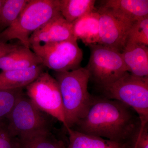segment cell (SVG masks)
Masks as SVG:
<instances>
[{
	"label": "cell",
	"mask_w": 148,
	"mask_h": 148,
	"mask_svg": "<svg viewBox=\"0 0 148 148\" xmlns=\"http://www.w3.org/2000/svg\"><path fill=\"white\" fill-rule=\"evenodd\" d=\"M42 64L24 70L2 71L0 73V89L24 88L45 71Z\"/></svg>",
	"instance_id": "cell-12"
},
{
	"label": "cell",
	"mask_w": 148,
	"mask_h": 148,
	"mask_svg": "<svg viewBox=\"0 0 148 148\" xmlns=\"http://www.w3.org/2000/svg\"><path fill=\"white\" fill-rule=\"evenodd\" d=\"M101 7L109 9L135 21L148 16V0H107Z\"/></svg>",
	"instance_id": "cell-16"
},
{
	"label": "cell",
	"mask_w": 148,
	"mask_h": 148,
	"mask_svg": "<svg viewBox=\"0 0 148 148\" xmlns=\"http://www.w3.org/2000/svg\"><path fill=\"white\" fill-rule=\"evenodd\" d=\"M94 0H59V11L68 22L72 23L78 18L95 11Z\"/></svg>",
	"instance_id": "cell-17"
},
{
	"label": "cell",
	"mask_w": 148,
	"mask_h": 148,
	"mask_svg": "<svg viewBox=\"0 0 148 148\" xmlns=\"http://www.w3.org/2000/svg\"><path fill=\"white\" fill-rule=\"evenodd\" d=\"M5 0H0V12H1V10L2 8L3 5L5 2Z\"/></svg>",
	"instance_id": "cell-26"
},
{
	"label": "cell",
	"mask_w": 148,
	"mask_h": 148,
	"mask_svg": "<svg viewBox=\"0 0 148 148\" xmlns=\"http://www.w3.org/2000/svg\"><path fill=\"white\" fill-rule=\"evenodd\" d=\"M97 11L100 14L98 44L121 53L134 21L120 14L101 7Z\"/></svg>",
	"instance_id": "cell-9"
},
{
	"label": "cell",
	"mask_w": 148,
	"mask_h": 148,
	"mask_svg": "<svg viewBox=\"0 0 148 148\" xmlns=\"http://www.w3.org/2000/svg\"><path fill=\"white\" fill-rule=\"evenodd\" d=\"M41 64V59L30 48L22 45L0 58V69L2 71L24 70Z\"/></svg>",
	"instance_id": "cell-11"
},
{
	"label": "cell",
	"mask_w": 148,
	"mask_h": 148,
	"mask_svg": "<svg viewBox=\"0 0 148 148\" xmlns=\"http://www.w3.org/2000/svg\"><path fill=\"white\" fill-rule=\"evenodd\" d=\"M135 45H148V16L134 21L130 27L125 46Z\"/></svg>",
	"instance_id": "cell-20"
},
{
	"label": "cell",
	"mask_w": 148,
	"mask_h": 148,
	"mask_svg": "<svg viewBox=\"0 0 148 148\" xmlns=\"http://www.w3.org/2000/svg\"><path fill=\"white\" fill-rule=\"evenodd\" d=\"M77 40L31 46L45 67L55 72L71 71L80 68L83 53Z\"/></svg>",
	"instance_id": "cell-8"
},
{
	"label": "cell",
	"mask_w": 148,
	"mask_h": 148,
	"mask_svg": "<svg viewBox=\"0 0 148 148\" xmlns=\"http://www.w3.org/2000/svg\"><path fill=\"white\" fill-rule=\"evenodd\" d=\"M18 45L0 42V58L16 48Z\"/></svg>",
	"instance_id": "cell-24"
},
{
	"label": "cell",
	"mask_w": 148,
	"mask_h": 148,
	"mask_svg": "<svg viewBox=\"0 0 148 148\" xmlns=\"http://www.w3.org/2000/svg\"><path fill=\"white\" fill-rule=\"evenodd\" d=\"M100 14L97 11L92 12L72 23L73 35L77 40H80L86 45L98 44L99 41Z\"/></svg>",
	"instance_id": "cell-14"
},
{
	"label": "cell",
	"mask_w": 148,
	"mask_h": 148,
	"mask_svg": "<svg viewBox=\"0 0 148 148\" xmlns=\"http://www.w3.org/2000/svg\"><path fill=\"white\" fill-rule=\"evenodd\" d=\"M54 74L60 88L66 123L69 128H72L85 115L92 102V96L88 90L89 72L80 67Z\"/></svg>",
	"instance_id": "cell-2"
},
{
	"label": "cell",
	"mask_w": 148,
	"mask_h": 148,
	"mask_svg": "<svg viewBox=\"0 0 148 148\" xmlns=\"http://www.w3.org/2000/svg\"><path fill=\"white\" fill-rule=\"evenodd\" d=\"M25 94L40 110L60 122L68 129L58 82L48 72L40 74L25 87Z\"/></svg>",
	"instance_id": "cell-6"
},
{
	"label": "cell",
	"mask_w": 148,
	"mask_h": 148,
	"mask_svg": "<svg viewBox=\"0 0 148 148\" xmlns=\"http://www.w3.org/2000/svg\"><path fill=\"white\" fill-rule=\"evenodd\" d=\"M52 118L38 109L25 93L17 101L6 120L11 135L19 138L51 132Z\"/></svg>",
	"instance_id": "cell-5"
},
{
	"label": "cell",
	"mask_w": 148,
	"mask_h": 148,
	"mask_svg": "<svg viewBox=\"0 0 148 148\" xmlns=\"http://www.w3.org/2000/svg\"><path fill=\"white\" fill-rule=\"evenodd\" d=\"M29 0H5L0 12V32L13 24Z\"/></svg>",
	"instance_id": "cell-18"
},
{
	"label": "cell",
	"mask_w": 148,
	"mask_h": 148,
	"mask_svg": "<svg viewBox=\"0 0 148 148\" xmlns=\"http://www.w3.org/2000/svg\"><path fill=\"white\" fill-rule=\"evenodd\" d=\"M23 89H0V121L7 119L18 99L25 94Z\"/></svg>",
	"instance_id": "cell-21"
},
{
	"label": "cell",
	"mask_w": 148,
	"mask_h": 148,
	"mask_svg": "<svg viewBox=\"0 0 148 148\" xmlns=\"http://www.w3.org/2000/svg\"><path fill=\"white\" fill-rule=\"evenodd\" d=\"M0 148H18L17 138L9 130L7 120L0 121Z\"/></svg>",
	"instance_id": "cell-22"
},
{
	"label": "cell",
	"mask_w": 148,
	"mask_h": 148,
	"mask_svg": "<svg viewBox=\"0 0 148 148\" xmlns=\"http://www.w3.org/2000/svg\"><path fill=\"white\" fill-rule=\"evenodd\" d=\"M59 14V0H29L15 22L0 32V42L17 39L21 45L30 48L31 35Z\"/></svg>",
	"instance_id": "cell-3"
},
{
	"label": "cell",
	"mask_w": 148,
	"mask_h": 148,
	"mask_svg": "<svg viewBox=\"0 0 148 148\" xmlns=\"http://www.w3.org/2000/svg\"><path fill=\"white\" fill-rule=\"evenodd\" d=\"M121 53L128 73L140 77H148V46L126 45Z\"/></svg>",
	"instance_id": "cell-13"
},
{
	"label": "cell",
	"mask_w": 148,
	"mask_h": 148,
	"mask_svg": "<svg viewBox=\"0 0 148 148\" xmlns=\"http://www.w3.org/2000/svg\"><path fill=\"white\" fill-rule=\"evenodd\" d=\"M88 46L90 56L86 68L89 72L90 79L99 87L114 82L127 72L119 51L99 44Z\"/></svg>",
	"instance_id": "cell-7"
},
{
	"label": "cell",
	"mask_w": 148,
	"mask_h": 148,
	"mask_svg": "<svg viewBox=\"0 0 148 148\" xmlns=\"http://www.w3.org/2000/svg\"><path fill=\"white\" fill-rule=\"evenodd\" d=\"M75 126L74 130L84 134L132 145L142 128L140 117L132 108L116 100L95 96Z\"/></svg>",
	"instance_id": "cell-1"
},
{
	"label": "cell",
	"mask_w": 148,
	"mask_h": 148,
	"mask_svg": "<svg viewBox=\"0 0 148 148\" xmlns=\"http://www.w3.org/2000/svg\"><path fill=\"white\" fill-rule=\"evenodd\" d=\"M74 39L72 23L65 20L60 13L34 32L29 38V41L31 47L32 45L60 42Z\"/></svg>",
	"instance_id": "cell-10"
},
{
	"label": "cell",
	"mask_w": 148,
	"mask_h": 148,
	"mask_svg": "<svg viewBox=\"0 0 148 148\" xmlns=\"http://www.w3.org/2000/svg\"><path fill=\"white\" fill-rule=\"evenodd\" d=\"M148 125L143 127L132 148H148Z\"/></svg>",
	"instance_id": "cell-23"
},
{
	"label": "cell",
	"mask_w": 148,
	"mask_h": 148,
	"mask_svg": "<svg viewBox=\"0 0 148 148\" xmlns=\"http://www.w3.org/2000/svg\"><path fill=\"white\" fill-rule=\"evenodd\" d=\"M66 130L69 135L67 148H132V145L129 143H117L84 134L71 128Z\"/></svg>",
	"instance_id": "cell-15"
},
{
	"label": "cell",
	"mask_w": 148,
	"mask_h": 148,
	"mask_svg": "<svg viewBox=\"0 0 148 148\" xmlns=\"http://www.w3.org/2000/svg\"><path fill=\"white\" fill-rule=\"evenodd\" d=\"M58 148H66L65 145H64V143H63L62 141H61V143H60V145H59V147Z\"/></svg>",
	"instance_id": "cell-25"
},
{
	"label": "cell",
	"mask_w": 148,
	"mask_h": 148,
	"mask_svg": "<svg viewBox=\"0 0 148 148\" xmlns=\"http://www.w3.org/2000/svg\"><path fill=\"white\" fill-rule=\"evenodd\" d=\"M18 148H58L61 141L51 132L37 133L17 138Z\"/></svg>",
	"instance_id": "cell-19"
},
{
	"label": "cell",
	"mask_w": 148,
	"mask_h": 148,
	"mask_svg": "<svg viewBox=\"0 0 148 148\" xmlns=\"http://www.w3.org/2000/svg\"><path fill=\"white\" fill-rule=\"evenodd\" d=\"M100 87L105 98L133 109L140 117L142 127L148 125V77H140L127 72L114 82Z\"/></svg>",
	"instance_id": "cell-4"
}]
</instances>
